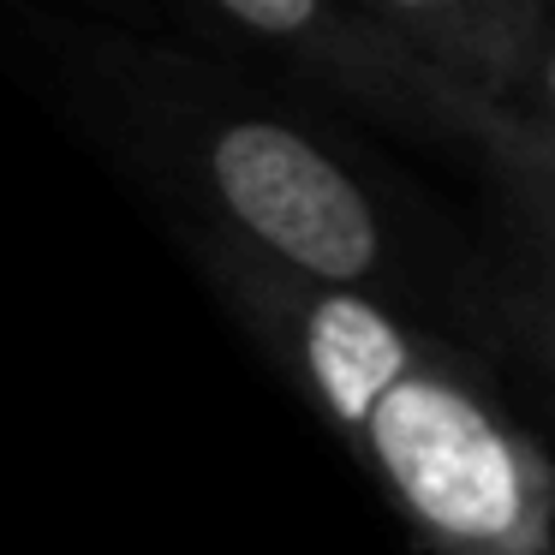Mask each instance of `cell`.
Here are the masks:
<instances>
[{
    "instance_id": "8",
    "label": "cell",
    "mask_w": 555,
    "mask_h": 555,
    "mask_svg": "<svg viewBox=\"0 0 555 555\" xmlns=\"http://www.w3.org/2000/svg\"><path fill=\"white\" fill-rule=\"evenodd\" d=\"M538 359L550 364V376H555V317L543 323V335H538Z\"/></svg>"
},
{
    "instance_id": "1",
    "label": "cell",
    "mask_w": 555,
    "mask_h": 555,
    "mask_svg": "<svg viewBox=\"0 0 555 555\" xmlns=\"http://www.w3.org/2000/svg\"><path fill=\"white\" fill-rule=\"evenodd\" d=\"M347 436L364 442V460L436 555H550L555 472L507 412L430 347Z\"/></svg>"
},
{
    "instance_id": "2",
    "label": "cell",
    "mask_w": 555,
    "mask_h": 555,
    "mask_svg": "<svg viewBox=\"0 0 555 555\" xmlns=\"http://www.w3.org/2000/svg\"><path fill=\"white\" fill-rule=\"evenodd\" d=\"M204 180L228 221L281 269L359 287L383 263V228L335 156L275 120H228L204 144Z\"/></svg>"
},
{
    "instance_id": "3",
    "label": "cell",
    "mask_w": 555,
    "mask_h": 555,
    "mask_svg": "<svg viewBox=\"0 0 555 555\" xmlns=\"http://www.w3.org/2000/svg\"><path fill=\"white\" fill-rule=\"evenodd\" d=\"M251 287L257 311L269 317L287 359L311 383L317 406L340 430H352L376 406V395L424 352V340L406 323H395L383 305H371L359 287H323V281H305L293 269L257 275Z\"/></svg>"
},
{
    "instance_id": "7",
    "label": "cell",
    "mask_w": 555,
    "mask_h": 555,
    "mask_svg": "<svg viewBox=\"0 0 555 555\" xmlns=\"http://www.w3.org/2000/svg\"><path fill=\"white\" fill-rule=\"evenodd\" d=\"M538 108L550 114V132L543 138H555V49H550V61H543V73H538Z\"/></svg>"
},
{
    "instance_id": "5",
    "label": "cell",
    "mask_w": 555,
    "mask_h": 555,
    "mask_svg": "<svg viewBox=\"0 0 555 555\" xmlns=\"http://www.w3.org/2000/svg\"><path fill=\"white\" fill-rule=\"evenodd\" d=\"M233 25L257 30V37L275 42H305L317 25H323V0H216Z\"/></svg>"
},
{
    "instance_id": "4",
    "label": "cell",
    "mask_w": 555,
    "mask_h": 555,
    "mask_svg": "<svg viewBox=\"0 0 555 555\" xmlns=\"http://www.w3.org/2000/svg\"><path fill=\"white\" fill-rule=\"evenodd\" d=\"M395 18H412V25H424L430 37L442 42H472V37H490L495 49H502V61H514V49H507L502 37V0H383Z\"/></svg>"
},
{
    "instance_id": "6",
    "label": "cell",
    "mask_w": 555,
    "mask_h": 555,
    "mask_svg": "<svg viewBox=\"0 0 555 555\" xmlns=\"http://www.w3.org/2000/svg\"><path fill=\"white\" fill-rule=\"evenodd\" d=\"M478 120L490 126L495 138H502V144H507V156L519 162V173H526V180L538 185L543 216H550V233H555V138L526 132V126H502V120H490V114H478Z\"/></svg>"
}]
</instances>
